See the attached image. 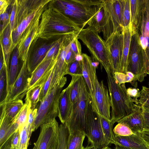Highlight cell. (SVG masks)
Masks as SVG:
<instances>
[{
    "mask_svg": "<svg viewBox=\"0 0 149 149\" xmlns=\"http://www.w3.org/2000/svg\"><path fill=\"white\" fill-rule=\"evenodd\" d=\"M81 29L60 11L52 0L42 14L38 38L48 40L55 37L78 34Z\"/></svg>",
    "mask_w": 149,
    "mask_h": 149,
    "instance_id": "cell-1",
    "label": "cell"
},
{
    "mask_svg": "<svg viewBox=\"0 0 149 149\" xmlns=\"http://www.w3.org/2000/svg\"><path fill=\"white\" fill-rule=\"evenodd\" d=\"M52 0H15V12L12 31V51L16 47L26 30L41 17Z\"/></svg>",
    "mask_w": 149,
    "mask_h": 149,
    "instance_id": "cell-2",
    "label": "cell"
},
{
    "mask_svg": "<svg viewBox=\"0 0 149 149\" xmlns=\"http://www.w3.org/2000/svg\"><path fill=\"white\" fill-rule=\"evenodd\" d=\"M54 6L82 29L102 7L103 0H53Z\"/></svg>",
    "mask_w": 149,
    "mask_h": 149,
    "instance_id": "cell-3",
    "label": "cell"
},
{
    "mask_svg": "<svg viewBox=\"0 0 149 149\" xmlns=\"http://www.w3.org/2000/svg\"><path fill=\"white\" fill-rule=\"evenodd\" d=\"M110 98L111 120L114 123L133 111L135 104L127 94L125 83L119 84L111 73H107Z\"/></svg>",
    "mask_w": 149,
    "mask_h": 149,
    "instance_id": "cell-4",
    "label": "cell"
},
{
    "mask_svg": "<svg viewBox=\"0 0 149 149\" xmlns=\"http://www.w3.org/2000/svg\"><path fill=\"white\" fill-rule=\"evenodd\" d=\"M93 27L88 26L81 30L77 35L86 47L93 60L100 63L107 73H111L110 54L105 41Z\"/></svg>",
    "mask_w": 149,
    "mask_h": 149,
    "instance_id": "cell-5",
    "label": "cell"
},
{
    "mask_svg": "<svg viewBox=\"0 0 149 149\" xmlns=\"http://www.w3.org/2000/svg\"><path fill=\"white\" fill-rule=\"evenodd\" d=\"M67 79L64 77L60 82L48 92L44 99L40 102L37 107V112L31 132L36 130L41 125L56 119L58 115L59 99Z\"/></svg>",
    "mask_w": 149,
    "mask_h": 149,
    "instance_id": "cell-6",
    "label": "cell"
},
{
    "mask_svg": "<svg viewBox=\"0 0 149 149\" xmlns=\"http://www.w3.org/2000/svg\"><path fill=\"white\" fill-rule=\"evenodd\" d=\"M91 97L85 81L81 89L79 99L72 106L69 117L65 124L70 134L81 131L86 133V116L87 109Z\"/></svg>",
    "mask_w": 149,
    "mask_h": 149,
    "instance_id": "cell-7",
    "label": "cell"
},
{
    "mask_svg": "<svg viewBox=\"0 0 149 149\" xmlns=\"http://www.w3.org/2000/svg\"><path fill=\"white\" fill-rule=\"evenodd\" d=\"M85 134L92 149H102L110 144L103 133L99 116L93 110L91 101L86 112Z\"/></svg>",
    "mask_w": 149,
    "mask_h": 149,
    "instance_id": "cell-8",
    "label": "cell"
},
{
    "mask_svg": "<svg viewBox=\"0 0 149 149\" xmlns=\"http://www.w3.org/2000/svg\"><path fill=\"white\" fill-rule=\"evenodd\" d=\"M139 33L132 36L127 60V72L134 75L136 81L142 82L147 75Z\"/></svg>",
    "mask_w": 149,
    "mask_h": 149,
    "instance_id": "cell-9",
    "label": "cell"
},
{
    "mask_svg": "<svg viewBox=\"0 0 149 149\" xmlns=\"http://www.w3.org/2000/svg\"><path fill=\"white\" fill-rule=\"evenodd\" d=\"M103 6L108 30L111 35L122 31V21L124 0H103Z\"/></svg>",
    "mask_w": 149,
    "mask_h": 149,
    "instance_id": "cell-10",
    "label": "cell"
},
{
    "mask_svg": "<svg viewBox=\"0 0 149 149\" xmlns=\"http://www.w3.org/2000/svg\"><path fill=\"white\" fill-rule=\"evenodd\" d=\"M40 128V134L32 149H56L58 141L59 125L56 119Z\"/></svg>",
    "mask_w": 149,
    "mask_h": 149,
    "instance_id": "cell-11",
    "label": "cell"
},
{
    "mask_svg": "<svg viewBox=\"0 0 149 149\" xmlns=\"http://www.w3.org/2000/svg\"><path fill=\"white\" fill-rule=\"evenodd\" d=\"M93 111L97 114L111 120V107L108 91L103 81L96 80L93 101L91 102Z\"/></svg>",
    "mask_w": 149,
    "mask_h": 149,
    "instance_id": "cell-12",
    "label": "cell"
},
{
    "mask_svg": "<svg viewBox=\"0 0 149 149\" xmlns=\"http://www.w3.org/2000/svg\"><path fill=\"white\" fill-rule=\"evenodd\" d=\"M108 47L111 57V73L113 76L119 68L123 47V36L122 32H114L105 40Z\"/></svg>",
    "mask_w": 149,
    "mask_h": 149,
    "instance_id": "cell-13",
    "label": "cell"
},
{
    "mask_svg": "<svg viewBox=\"0 0 149 149\" xmlns=\"http://www.w3.org/2000/svg\"><path fill=\"white\" fill-rule=\"evenodd\" d=\"M41 17L38 19L27 28L17 46L19 58L23 62L27 61L30 46L38 38L39 26Z\"/></svg>",
    "mask_w": 149,
    "mask_h": 149,
    "instance_id": "cell-14",
    "label": "cell"
},
{
    "mask_svg": "<svg viewBox=\"0 0 149 149\" xmlns=\"http://www.w3.org/2000/svg\"><path fill=\"white\" fill-rule=\"evenodd\" d=\"M139 33L146 68L149 72V1L143 0L141 23Z\"/></svg>",
    "mask_w": 149,
    "mask_h": 149,
    "instance_id": "cell-15",
    "label": "cell"
},
{
    "mask_svg": "<svg viewBox=\"0 0 149 149\" xmlns=\"http://www.w3.org/2000/svg\"><path fill=\"white\" fill-rule=\"evenodd\" d=\"M71 34L63 36L62 42L54 67L53 75L50 90L59 84L62 78L67 74L68 66L65 62L66 46Z\"/></svg>",
    "mask_w": 149,
    "mask_h": 149,
    "instance_id": "cell-16",
    "label": "cell"
},
{
    "mask_svg": "<svg viewBox=\"0 0 149 149\" xmlns=\"http://www.w3.org/2000/svg\"><path fill=\"white\" fill-rule=\"evenodd\" d=\"M56 58V57L43 61L36 68L29 78L27 92L36 87L43 86L51 74Z\"/></svg>",
    "mask_w": 149,
    "mask_h": 149,
    "instance_id": "cell-17",
    "label": "cell"
},
{
    "mask_svg": "<svg viewBox=\"0 0 149 149\" xmlns=\"http://www.w3.org/2000/svg\"><path fill=\"white\" fill-rule=\"evenodd\" d=\"M27 61L24 62L20 72L14 83L5 102L16 99H21L27 92L29 80L31 77L27 66Z\"/></svg>",
    "mask_w": 149,
    "mask_h": 149,
    "instance_id": "cell-18",
    "label": "cell"
},
{
    "mask_svg": "<svg viewBox=\"0 0 149 149\" xmlns=\"http://www.w3.org/2000/svg\"><path fill=\"white\" fill-rule=\"evenodd\" d=\"M81 61L82 76L92 102L94 100L96 80L97 78L96 71L97 68L93 65L91 57L86 54H82Z\"/></svg>",
    "mask_w": 149,
    "mask_h": 149,
    "instance_id": "cell-19",
    "label": "cell"
},
{
    "mask_svg": "<svg viewBox=\"0 0 149 149\" xmlns=\"http://www.w3.org/2000/svg\"><path fill=\"white\" fill-rule=\"evenodd\" d=\"M140 133L127 136L114 135V145L133 149H149V143L144 140Z\"/></svg>",
    "mask_w": 149,
    "mask_h": 149,
    "instance_id": "cell-20",
    "label": "cell"
},
{
    "mask_svg": "<svg viewBox=\"0 0 149 149\" xmlns=\"http://www.w3.org/2000/svg\"><path fill=\"white\" fill-rule=\"evenodd\" d=\"M117 123L125 124L134 133L141 132L143 130V123L141 106L135 104L133 111Z\"/></svg>",
    "mask_w": 149,
    "mask_h": 149,
    "instance_id": "cell-21",
    "label": "cell"
},
{
    "mask_svg": "<svg viewBox=\"0 0 149 149\" xmlns=\"http://www.w3.org/2000/svg\"><path fill=\"white\" fill-rule=\"evenodd\" d=\"M1 50L3 55L5 65L7 80H8L10 68V57L12 51L13 40L12 31L10 23L8 24L2 34L0 36Z\"/></svg>",
    "mask_w": 149,
    "mask_h": 149,
    "instance_id": "cell-22",
    "label": "cell"
},
{
    "mask_svg": "<svg viewBox=\"0 0 149 149\" xmlns=\"http://www.w3.org/2000/svg\"><path fill=\"white\" fill-rule=\"evenodd\" d=\"M143 0H130V21L132 35L139 33L142 19Z\"/></svg>",
    "mask_w": 149,
    "mask_h": 149,
    "instance_id": "cell-23",
    "label": "cell"
},
{
    "mask_svg": "<svg viewBox=\"0 0 149 149\" xmlns=\"http://www.w3.org/2000/svg\"><path fill=\"white\" fill-rule=\"evenodd\" d=\"M55 42V41L49 43H43L37 48L31 57L28 58L27 68L31 76L35 69L43 61L47 52Z\"/></svg>",
    "mask_w": 149,
    "mask_h": 149,
    "instance_id": "cell-24",
    "label": "cell"
},
{
    "mask_svg": "<svg viewBox=\"0 0 149 149\" xmlns=\"http://www.w3.org/2000/svg\"><path fill=\"white\" fill-rule=\"evenodd\" d=\"M14 120L1 112L0 120V147H1L18 129Z\"/></svg>",
    "mask_w": 149,
    "mask_h": 149,
    "instance_id": "cell-25",
    "label": "cell"
},
{
    "mask_svg": "<svg viewBox=\"0 0 149 149\" xmlns=\"http://www.w3.org/2000/svg\"><path fill=\"white\" fill-rule=\"evenodd\" d=\"M72 109L68 87L61 92L58 103V117L62 124H65L70 115Z\"/></svg>",
    "mask_w": 149,
    "mask_h": 149,
    "instance_id": "cell-26",
    "label": "cell"
},
{
    "mask_svg": "<svg viewBox=\"0 0 149 149\" xmlns=\"http://www.w3.org/2000/svg\"><path fill=\"white\" fill-rule=\"evenodd\" d=\"M123 43L122 55L120 66L117 72L126 74L127 60L132 36L131 26L123 28Z\"/></svg>",
    "mask_w": 149,
    "mask_h": 149,
    "instance_id": "cell-27",
    "label": "cell"
},
{
    "mask_svg": "<svg viewBox=\"0 0 149 149\" xmlns=\"http://www.w3.org/2000/svg\"><path fill=\"white\" fill-rule=\"evenodd\" d=\"M18 51L17 47L13 51L10 65L8 78V94L10 92L12 87L19 74L22 67L19 64Z\"/></svg>",
    "mask_w": 149,
    "mask_h": 149,
    "instance_id": "cell-28",
    "label": "cell"
},
{
    "mask_svg": "<svg viewBox=\"0 0 149 149\" xmlns=\"http://www.w3.org/2000/svg\"><path fill=\"white\" fill-rule=\"evenodd\" d=\"M72 79L68 88L72 108L79 99L82 85L85 82L82 75L71 76Z\"/></svg>",
    "mask_w": 149,
    "mask_h": 149,
    "instance_id": "cell-29",
    "label": "cell"
},
{
    "mask_svg": "<svg viewBox=\"0 0 149 149\" xmlns=\"http://www.w3.org/2000/svg\"><path fill=\"white\" fill-rule=\"evenodd\" d=\"M24 104L21 99H16L0 105L1 112L15 120Z\"/></svg>",
    "mask_w": 149,
    "mask_h": 149,
    "instance_id": "cell-30",
    "label": "cell"
},
{
    "mask_svg": "<svg viewBox=\"0 0 149 149\" xmlns=\"http://www.w3.org/2000/svg\"><path fill=\"white\" fill-rule=\"evenodd\" d=\"M97 114L99 116L102 130L106 138L110 144H114V134L113 131V127L114 123L111 120H108L104 117Z\"/></svg>",
    "mask_w": 149,
    "mask_h": 149,
    "instance_id": "cell-31",
    "label": "cell"
},
{
    "mask_svg": "<svg viewBox=\"0 0 149 149\" xmlns=\"http://www.w3.org/2000/svg\"><path fill=\"white\" fill-rule=\"evenodd\" d=\"M86 136L83 132H79L74 134H70L68 140L67 149H84V141Z\"/></svg>",
    "mask_w": 149,
    "mask_h": 149,
    "instance_id": "cell-32",
    "label": "cell"
},
{
    "mask_svg": "<svg viewBox=\"0 0 149 149\" xmlns=\"http://www.w3.org/2000/svg\"><path fill=\"white\" fill-rule=\"evenodd\" d=\"M42 86L36 87L29 90L26 94L25 102L29 104L30 109L34 110L39 102V96Z\"/></svg>",
    "mask_w": 149,
    "mask_h": 149,
    "instance_id": "cell-33",
    "label": "cell"
},
{
    "mask_svg": "<svg viewBox=\"0 0 149 149\" xmlns=\"http://www.w3.org/2000/svg\"><path fill=\"white\" fill-rule=\"evenodd\" d=\"M8 94V81L5 64L0 70V105L3 104Z\"/></svg>",
    "mask_w": 149,
    "mask_h": 149,
    "instance_id": "cell-34",
    "label": "cell"
},
{
    "mask_svg": "<svg viewBox=\"0 0 149 149\" xmlns=\"http://www.w3.org/2000/svg\"><path fill=\"white\" fill-rule=\"evenodd\" d=\"M104 10L102 5L99 11L89 21L87 24L88 26L94 27L99 33L102 32L104 26Z\"/></svg>",
    "mask_w": 149,
    "mask_h": 149,
    "instance_id": "cell-35",
    "label": "cell"
},
{
    "mask_svg": "<svg viewBox=\"0 0 149 149\" xmlns=\"http://www.w3.org/2000/svg\"><path fill=\"white\" fill-rule=\"evenodd\" d=\"M69 135V131L65 124L59 125L58 141L56 149H67Z\"/></svg>",
    "mask_w": 149,
    "mask_h": 149,
    "instance_id": "cell-36",
    "label": "cell"
},
{
    "mask_svg": "<svg viewBox=\"0 0 149 149\" xmlns=\"http://www.w3.org/2000/svg\"><path fill=\"white\" fill-rule=\"evenodd\" d=\"M30 108L29 103L25 102L22 108L14 121L20 132L27 122L28 115Z\"/></svg>",
    "mask_w": 149,
    "mask_h": 149,
    "instance_id": "cell-37",
    "label": "cell"
},
{
    "mask_svg": "<svg viewBox=\"0 0 149 149\" xmlns=\"http://www.w3.org/2000/svg\"><path fill=\"white\" fill-rule=\"evenodd\" d=\"M113 76L116 82L119 84L130 83L135 88L137 87V84L135 83L136 81L135 76L131 72H127L126 74L116 72L114 74Z\"/></svg>",
    "mask_w": 149,
    "mask_h": 149,
    "instance_id": "cell-38",
    "label": "cell"
},
{
    "mask_svg": "<svg viewBox=\"0 0 149 149\" xmlns=\"http://www.w3.org/2000/svg\"><path fill=\"white\" fill-rule=\"evenodd\" d=\"M30 138L27 122L20 132L18 149H27Z\"/></svg>",
    "mask_w": 149,
    "mask_h": 149,
    "instance_id": "cell-39",
    "label": "cell"
},
{
    "mask_svg": "<svg viewBox=\"0 0 149 149\" xmlns=\"http://www.w3.org/2000/svg\"><path fill=\"white\" fill-rule=\"evenodd\" d=\"M115 135L127 136L132 135L134 133L126 125L123 123H118L113 130Z\"/></svg>",
    "mask_w": 149,
    "mask_h": 149,
    "instance_id": "cell-40",
    "label": "cell"
},
{
    "mask_svg": "<svg viewBox=\"0 0 149 149\" xmlns=\"http://www.w3.org/2000/svg\"><path fill=\"white\" fill-rule=\"evenodd\" d=\"M130 0H124V3L122 21V29L130 25Z\"/></svg>",
    "mask_w": 149,
    "mask_h": 149,
    "instance_id": "cell-41",
    "label": "cell"
},
{
    "mask_svg": "<svg viewBox=\"0 0 149 149\" xmlns=\"http://www.w3.org/2000/svg\"><path fill=\"white\" fill-rule=\"evenodd\" d=\"M81 59L76 58L69 65L67 74H68L71 76L74 75H82Z\"/></svg>",
    "mask_w": 149,
    "mask_h": 149,
    "instance_id": "cell-42",
    "label": "cell"
},
{
    "mask_svg": "<svg viewBox=\"0 0 149 149\" xmlns=\"http://www.w3.org/2000/svg\"><path fill=\"white\" fill-rule=\"evenodd\" d=\"M63 38V36L55 41V43L49 50L43 61L56 57L62 42Z\"/></svg>",
    "mask_w": 149,
    "mask_h": 149,
    "instance_id": "cell-43",
    "label": "cell"
},
{
    "mask_svg": "<svg viewBox=\"0 0 149 149\" xmlns=\"http://www.w3.org/2000/svg\"><path fill=\"white\" fill-rule=\"evenodd\" d=\"M78 34L71 35L66 46L65 62L68 67L72 63L76 60L77 58L71 49L70 43L74 37Z\"/></svg>",
    "mask_w": 149,
    "mask_h": 149,
    "instance_id": "cell-44",
    "label": "cell"
},
{
    "mask_svg": "<svg viewBox=\"0 0 149 149\" xmlns=\"http://www.w3.org/2000/svg\"><path fill=\"white\" fill-rule=\"evenodd\" d=\"M53 71L54 67L50 76L42 86L39 96V101L40 102H41L44 99L50 90L53 77Z\"/></svg>",
    "mask_w": 149,
    "mask_h": 149,
    "instance_id": "cell-45",
    "label": "cell"
},
{
    "mask_svg": "<svg viewBox=\"0 0 149 149\" xmlns=\"http://www.w3.org/2000/svg\"><path fill=\"white\" fill-rule=\"evenodd\" d=\"M140 95L139 100L141 106H145L149 108V87L143 86L140 91Z\"/></svg>",
    "mask_w": 149,
    "mask_h": 149,
    "instance_id": "cell-46",
    "label": "cell"
},
{
    "mask_svg": "<svg viewBox=\"0 0 149 149\" xmlns=\"http://www.w3.org/2000/svg\"><path fill=\"white\" fill-rule=\"evenodd\" d=\"M78 34L74 37L70 43L71 49L77 57H81L82 54L81 45L77 37Z\"/></svg>",
    "mask_w": 149,
    "mask_h": 149,
    "instance_id": "cell-47",
    "label": "cell"
},
{
    "mask_svg": "<svg viewBox=\"0 0 149 149\" xmlns=\"http://www.w3.org/2000/svg\"><path fill=\"white\" fill-rule=\"evenodd\" d=\"M141 107L143 119V131L149 130V108L145 106Z\"/></svg>",
    "mask_w": 149,
    "mask_h": 149,
    "instance_id": "cell-48",
    "label": "cell"
},
{
    "mask_svg": "<svg viewBox=\"0 0 149 149\" xmlns=\"http://www.w3.org/2000/svg\"><path fill=\"white\" fill-rule=\"evenodd\" d=\"M37 110V108L34 110L30 108L28 115L27 124L30 136H31L32 133L31 130L35 120Z\"/></svg>",
    "mask_w": 149,
    "mask_h": 149,
    "instance_id": "cell-49",
    "label": "cell"
},
{
    "mask_svg": "<svg viewBox=\"0 0 149 149\" xmlns=\"http://www.w3.org/2000/svg\"><path fill=\"white\" fill-rule=\"evenodd\" d=\"M127 92L129 96L132 98L135 104H139V100L138 98L140 97V92L138 88H136L129 87L127 89Z\"/></svg>",
    "mask_w": 149,
    "mask_h": 149,
    "instance_id": "cell-50",
    "label": "cell"
},
{
    "mask_svg": "<svg viewBox=\"0 0 149 149\" xmlns=\"http://www.w3.org/2000/svg\"><path fill=\"white\" fill-rule=\"evenodd\" d=\"M20 132L19 129L17 130L12 136L11 147L13 149H18L20 138Z\"/></svg>",
    "mask_w": 149,
    "mask_h": 149,
    "instance_id": "cell-51",
    "label": "cell"
},
{
    "mask_svg": "<svg viewBox=\"0 0 149 149\" xmlns=\"http://www.w3.org/2000/svg\"><path fill=\"white\" fill-rule=\"evenodd\" d=\"M12 0H0V14L6 12L8 7L10 5Z\"/></svg>",
    "mask_w": 149,
    "mask_h": 149,
    "instance_id": "cell-52",
    "label": "cell"
},
{
    "mask_svg": "<svg viewBox=\"0 0 149 149\" xmlns=\"http://www.w3.org/2000/svg\"><path fill=\"white\" fill-rule=\"evenodd\" d=\"M144 140L149 143V130H144L140 133Z\"/></svg>",
    "mask_w": 149,
    "mask_h": 149,
    "instance_id": "cell-53",
    "label": "cell"
},
{
    "mask_svg": "<svg viewBox=\"0 0 149 149\" xmlns=\"http://www.w3.org/2000/svg\"><path fill=\"white\" fill-rule=\"evenodd\" d=\"M12 136L1 147L0 149H14L11 147V140Z\"/></svg>",
    "mask_w": 149,
    "mask_h": 149,
    "instance_id": "cell-54",
    "label": "cell"
},
{
    "mask_svg": "<svg viewBox=\"0 0 149 149\" xmlns=\"http://www.w3.org/2000/svg\"><path fill=\"white\" fill-rule=\"evenodd\" d=\"M114 149H133L130 148L124 147L120 146L117 145H115V147Z\"/></svg>",
    "mask_w": 149,
    "mask_h": 149,
    "instance_id": "cell-55",
    "label": "cell"
},
{
    "mask_svg": "<svg viewBox=\"0 0 149 149\" xmlns=\"http://www.w3.org/2000/svg\"><path fill=\"white\" fill-rule=\"evenodd\" d=\"M84 149H92V148L91 145H88L87 146L85 147Z\"/></svg>",
    "mask_w": 149,
    "mask_h": 149,
    "instance_id": "cell-56",
    "label": "cell"
},
{
    "mask_svg": "<svg viewBox=\"0 0 149 149\" xmlns=\"http://www.w3.org/2000/svg\"><path fill=\"white\" fill-rule=\"evenodd\" d=\"M112 149L111 148H110L109 147H108V146H107V149Z\"/></svg>",
    "mask_w": 149,
    "mask_h": 149,
    "instance_id": "cell-57",
    "label": "cell"
},
{
    "mask_svg": "<svg viewBox=\"0 0 149 149\" xmlns=\"http://www.w3.org/2000/svg\"><path fill=\"white\" fill-rule=\"evenodd\" d=\"M107 147H105V148H103V149H107Z\"/></svg>",
    "mask_w": 149,
    "mask_h": 149,
    "instance_id": "cell-58",
    "label": "cell"
}]
</instances>
